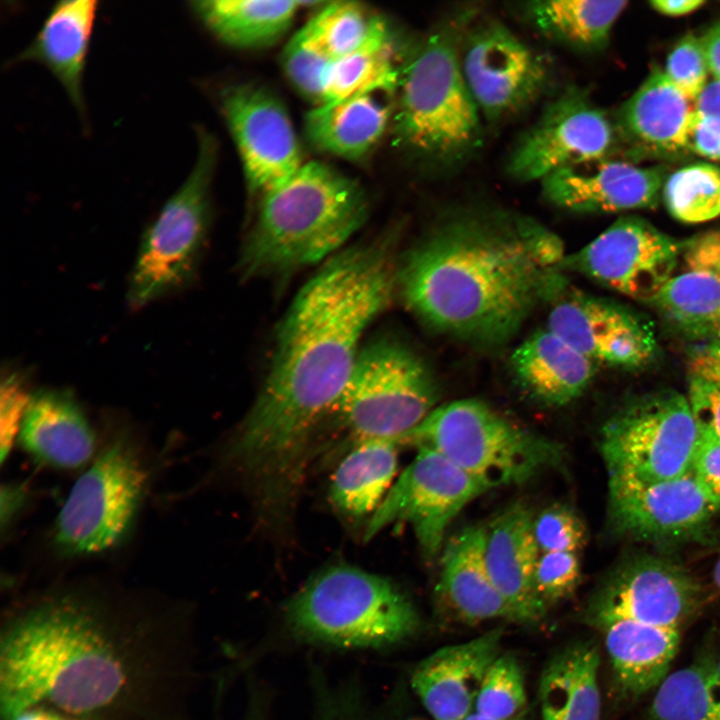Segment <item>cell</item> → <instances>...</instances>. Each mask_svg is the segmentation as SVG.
<instances>
[{
	"instance_id": "obj_1",
	"label": "cell",
	"mask_w": 720,
	"mask_h": 720,
	"mask_svg": "<svg viewBox=\"0 0 720 720\" xmlns=\"http://www.w3.org/2000/svg\"><path fill=\"white\" fill-rule=\"evenodd\" d=\"M184 622L82 592L44 596L0 632V712L42 705L82 720H188Z\"/></svg>"
},
{
	"instance_id": "obj_2",
	"label": "cell",
	"mask_w": 720,
	"mask_h": 720,
	"mask_svg": "<svg viewBox=\"0 0 720 720\" xmlns=\"http://www.w3.org/2000/svg\"><path fill=\"white\" fill-rule=\"evenodd\" d=\"M397 286L391 239L331 257L299 290L276 334L263 386L231 457L272 495L298 481L320 418L343 392L370 323Z\"/></svg>"
},
{
	"instance_id": "obj_3",
	"label": "cell",
	"mask_w": 720,
	"mask_h": 720,
	"mask_svg": "<svg viewBox=\"0 0 720 720\" xmlns=\"http://www.w3.org/2000/svg\"><path fill=\"white\" fill-rule=\"evenodd\" d=\"M565 257L560 238L529 217L465 209L442 218L408 252L397 285L430 328L495 345L562 292Z\"/></svg>"
},
{
	"instance_id": "obj_4",
	"label": "cell",
	"mask_w": 720,
	"mask_h": 720,
	"mask_svg": "<svg viewBox=\"0 0 720 720\" xmlns=\"http://www.w3.org/2000/svg\"><path fill=\"white\" fill-rule=\"evenodd\" d=\"M368 200L352 178L321 162L304 163L260 197L245 239L246 277L291 272L333 254L365 223Z\"/></svg>"
},
{
	"instance_id": "obj_5",
	"label": "cell",
	"mask_w": 720,
	"mask_h": 720,
	"mask_svg": "<svg viewBox=\"0 0 720 720\" xmlns=\"http://www.w3.org/2000/svg\"><path fill=\"white\" fill-rule=\"evenodd\" d=\"M398 94L395 139L416 159L449 168L479 147L481 114L463 76L457 30L437 29L416 47Z\"/></svg>"
},
{
	"instance_id": "obj_6",
	"label": "cell",
	"mask_w": 720,
	"mask_h": 720,
	"mask_svg": "<svg viewBox=\"0 0 720 720\" xmlns=\"http://www.w3.org/2000/svg\"><path fill=\"white\" fill-rule=\"evenodd\" d=\"M401 442L435 450L488 490L525 483L565 457L559 443L473 398L437 406Z\"/></svg>"
},
{
	"instance_id": "obj_7",
	"label": "cell",
	"mask_w": 720,
	"mask_h": 720,
	"mask_svg": "<svg viewBox=\"0 0 720 720\" xmlns=\"http://www.w3.org/2000/svg\"><path fill=\"white\" fill-rule=\"evenodd\" d=\"M286 616L306 639L346 648L398 643L419 626L412 602L391 581L346 564L311 578L288 603Z\"/></svg>"
},
{
	"instance_id": "obj_8",
	"label": "cell",
	"mask_w": 720,
	"mask_h": 720,
	"mask_svg": "<svg viewBox=\"0 0 720 720\" xmlns=\"http://www.w3.org/2000/svg\"><path fill=\"white\" fill-rule=\"evenodd\" d=\"M195 164L145 230L128 282V303L142 308L194 279L211 223V186L218 157L215 137L197 128Z\"/></svg>"
},
{
	"instance_id": "obj_9",
	"label": "cell",
	"mask_w": 720,
	"mask_h": 720,
	"mask_svg": "<svg viewBox=\"0 0 720 720\" xmlns=\"http://www.w3.org/2000/svg\"><path fill=\"white\" fill-rule=\"evenodd\" d=\"M430 368L407 346L380 340L361 348L333 407L354 438L400 441L436 408Z\"/></svg>"
},
{
	"instance_id": "obj_10",
	"label": "cell",
	"mask_w": 720,
	"mask_h": 720,
	"mask_svg": "<svg viewBox=\"0 0 720 720\" xmlns=\"http://www.w3.org/2000/svg\"><path fill=\"white\" fill-rule=\"evenodd\" d=\"M699 431L687 397L674 390L640 396L603 425L608 480L654 483L691 472Z\"/></svg>"
},
{
	"instance_id": "obj_11",
	"label": "cell",
	"mask_w": 720,
	"mask_h": 720,
	"mask_svg": "<svg viewBox=\"0 0 720 720\" xmlns=\"http://www.w3.org/2000/svg\"><path fill=\"white\" fill-rule=\"evenodd\" d=\"M146 480L132 446L123 439L111 443L68 494L56 520V546L73 556L116 545L134 521Z\"/></svg>"
},
{
	"instance_id": "obj_12",
	"label": "cell",
	"mask_w": 720,
	"mask_h": 720,
	"mask_svg": "<svg viewBox=\"0 0 720 720\" xmlns=\"http://www.w3.org/2000/svg\"><path fill=\"white\" fill-rule=\"evenodd\" d=\"M488 489L440 453L417 447V454L393 483L366 527L368 541L393 523H407L424 555L434 559L456 516Z\"/></svg>"
},
{
	"instance_id": "obj_13",
	"label": "cell",
	"mask_w": 720,
	"mask_h": 720,
	"mask_svg": "<svg viewBox=\"0 0 720 720\" xmlns=\"http://www.w3.org/2000/svg\"><path fill=\"white\" fill-rule=\"evenodd\" d=\"M460 62L481 116L491 122L526 109L550 81L544 58L496 21L477 25L466 34L460 41Z\"/></svg>"
},
{
	"instance_id": "obj_14",
	"label": "cell",
	"mask_w": 720,
	"mask_h": 720,
	"mask_svg": "<svg viewBox=\"0 0 720 720\" xmlns=\"http://www.w3.org/2000/svg\"><path fill=\"white\" fill-rule=\"evenodd\" d=\"M219 100L250 191L261 197L285 184L304 162L281 99L268 88L242 83L225 87Z\"/></svg>"
},
{
	"instance_id": "obj_15",
	"label": "cell",
	"mask_w": 720,
	"mask_h": 720,
	"mask_svg": "<svg viewBox=\"0 0 720 720\" xmlns=\"http://www.w3.org/2000/svg\"><path fill=\"white\" fill-rule=\"evenodd\" d=\"M613 142L605 113L584 92L566 88L520 136L507 171L518 181H541L560 169L604 159Z\"/></svg>"
},
{
	"instance_id": "obj_16",
	"label": "cell",
	"mask_w": 720,
	"mask_h": 720,
	"mask_svg": "<svg viewBox=\"0 0 720 720\" xmlns=\"http://www.w3.org/2000/svg\"><path fill=\"white\" fill-rule=\"evenodd\" d=\"M682 244L636 217L620 218L566 256L571 268L631 298L652 303L676 271Z\"/></svg>"
},
{
	"instance_id": "obj_17",
	"label": "cell",
	"mask_w": 720,
	"mask_h": 720,
	"mask_svg": "<svg viewBox=\"0 0 720 720\" xmlns=\"http://www.w3.org/2000/svg\"><path fill=\"white\" fill-rule=\"evenodd\" d=\"M701 589L674 561L640 554L623 562L597 592L589 617L597 627L615 619L680 627L696 612Z\"/></svg>"
},
{
	"instance_id": "obj_18",
	"label": "cell",
	"mask_w": 720,
	"mask_h": 720,
	"mask_svg": "<svg viewBox=\"0 0 720 720\" xmlns=\"http://www.w3.org/2000/svg\"><path fill=\"white\" fill-rule=\"evenodd\" d=\"M715 505L692 472L666 481L640 483L608 480V520L621 536L655 544L702 536Z\"/></svg>"
},
{
	"instance_id": "obj_19",
	"label": "cell",
	"mask_w": 720,
	"mask_h": 720,
	"mask_svg": "<svg viewBox=\"0 0 720 720\" xmlns=\"http://www.w3.org/2000/svg\"><path fill=\"white\" fill-rule=\"evenodd\" d=\"M553 301L547 328L591 361L639 368L653 358L651 328L622 307L577 291Z\"/></svg>"
},
{
	"instance_id": "obj_20",
	"label": "cell",
	"mask_w": 720,
	"mask_h": 720,
	"mask_svg": "<svg viewBox=\"0 0 720 720\" xmlns=\"http://www.w3.org/2000/svg\"><path fill=\"white\" fill-rule=\"evenodd\" d=\"M664 181L662 169L601 159L560 169L541 184L552 204L584 213L653 208Z\"/></svg>"
},
{
	"instance_id": "obj_21",
	"label": "cell",
	"mask_w": 720,
	"mask_h": 720,
	"mask_svg": "<svg viewBox=\"0 0 720 720\" xmlns=\"http://www.w3.org/2000/svg\"><path fill=\"white\" fill-rule=\"evenodd\" d=\"M652 303L685 336L720 340V229L682 244L676 271Z\"/></svg>"
},
{
	"instance_id": "obj_22",
	"label": "cell",
	"mask_w": 720,
	"mask_h": 720,
	"mask_svg": "<svg viewBox=\"0 0 720 720\" xmlns=\"http://www.w3.org/2000/svg\"><path fill=\"white\" fill-rule=\"evenodd\" d=\"M502 630L442 647L414 669L411 685L434 720H462L474 711L480 686L501 654Z\"/></svg>"
},
{
	"instance_id": "obj_23",
	"label": "cell",
	"mask_w": 720,
	"mask_h": 720,
	"mask_svg": "<svg viewBox=\"0 0 720 720\" xmlns=\"http://www.w3.org/2000/svg\"><path fill=\"white\" fill-rule=\"evenodd\" d=\"M487 527L470 525L445 542L441 551L437 596L455 621L477 624L519 619L493 584L486 564Z\"/></svg>"
},
{
	"instance_id": "obj_24",
	"label": "cell",
	"mask_w": 720,
	"mask_h": 720,
	"mask_svg": "<svg viewBox=\"0 0 720 720\" xmlns=\"http://www.w3.org/2000/svg\"><path fill=\"white\" fill-rule=\"evenodd\" d=\"M534 513L528 505L513 503L487 527L486 564L499 593L515 611L520 623L540 620L546 606L534 587L540 551L534 536Z\"/></svg>"
},
{
	"instance_id": "obj_25",
	"label": "cell",
	"mask_w": 720,
	"mask_h": 720,
	"mask_svg": "<svg viewBox=\"0 0 720 720\" xmlns=\"http://www.w3.org/2000/svg\"><path fill=\"white\" fill-rule=\"evenodd\" d=\"M695 102L656 67L619 112L618 127L640 152L672 157L690 150Z\"/></svg>"
},
{
	"instance_id": "obj_26",
	"label": "cell",
	"mask_w": 720,
	"mask_h": 720,
	"mask_svg": "<svg viewBox=\"0 0 720 720\" xmlns=\"http://www.w3.org/2000/svg\"><path fill=\"white\" fill-rule=\"evenodd\" d=\"M97 10L95 0L57 2L31 43L10 62L45 66L81 115L85 113L83 75Z\"/></svg>"
},
{
	"instance_id": "obj_27",
	"label": "cell",
	"mask_w": 720,
	"mask_h": 720,
	"mask_svg": "<svg viewBox=\"0 0 720 720\" xmlns=\"http://www.w3.org/2000/svg\"><path fill=\"white\" fill-rule=\"evenodd\" d=\"M19 440L39 463L58 468L82 466L95 448L93 431L78 403L59 389L31 394Z\"/></svg>"
},
{
	"instance_id": "obj_28",
	"label": "cell",
	"mask_w": 720,
	"mask_h": 720,
	"mask_svg": "<svg viewBox=\"0 0 720 720\" xmlns=\"http://www.w3.org/2000/svg\"><path fill=\"white\" fill-rule=\"evenodd\" d=\"M510 361L520 386L549 406H563L578 398L595 372V362L548 328L522 342Z\"/></svg>"
},
{
	"instance_id": "obj_29",
	"label": "cell",
	"mask_w": 720,
	"mask_h": 720,
	"mask_svg": "<svg viewBox=\"0 0 720 720\" xmlns=\"http://www.w3.org/2000/svg\"><path fill=\"white\" fill-rule=\"evenodd\" d=\"M619 688L640 696L657 688L669 674L680 642V630L615 619L598 626Z\"/></svg>"
},
{
	"instance_id": "obj_30",
	"label": "cell",
	"mask_w": 720,
	"mask_h": 720,
	"mask_svg": "<svg viewBox=\"0 0 720 720\" xmlns=\"http://www.w3.org/2000/svg\"><path fill=\"white\" fill-rule=\"evenodd\" d=\"M391 112L378 95L350 97L315 106L304 117V131L317 150L350 161L360 160L381 140Z\"/></svg>"
},
{
	"instance_id": "obj_31",
	"label": "cell",
	"mask_w": 720,
	"mask_h": 720,
	"mask_svg": "<svg viewBox=\"0 0 720 720\" xmlns=\"http://www.w3.org/2000/svg\"><path fill=\"white\" fill-rule=\"evenodd\" d=\"M599 664L598 648L589 641L556 653L539 681L540 720H601Z\"/></svg>"
},
{
	"instance_id": "obj_32",
	"label": "cell",
	"mask_w": 720,
	"mask_h": 720,
	"mask_svg": "<svg viewBox=\"0 0 720 720\" xmlns=\"http://www.w3.org/2000/svg\"><path fill=\"white\" fill-rule=\"evenodd\" d=\"M319 4L291 0H198L190 8L222 43L238 49L270 46L291 27L298 11Z\"/></svg>"
},
{
	"instance_id": "obj_33",
	"label": "cell",
	"mask_w": 720,
	"mask_h": 720,
	"mask_svg": "<svg viewBox=\"0 0 720 720\" xmlns=\"http://www.w3.org/2000/svg\"><path fill=\"white\" fill-rule=\"evenodd\" d=\"M398 444L388 439L356 441L331 479L330 499L340 512L363 517L376 511L394 483Z\"/></svg>"
},
{
	"instance_id": "obj_34",
	"label": "cell",
	"mask_w": 720,
	"mask_h": 720,
	"mask_svg": "<svg viewBox=\"0 0 720 720\" xmlns=\"http://www.w3.org/2000/svg\"><path fill=\"white\" fill-rule=\"evenodd\" d=\"M401 73L391 31L380 18L358 49L330 63L324 76L321 104L363 95L394 94L398 92Z\"/></svg>"
},
{
	"instance_id": "obj_35",
	"label": "cell",
	"mask_w": 720,
	"mask_h": 720,
	"mask_svg": "<svg viewBox=\"0 0 720 720\" xmlns=\"http://www.w3.org/2000/svg\"><path fill=\"white\" fill-rule=\"evenodd\" d=\"M627 1L544 0L526 4L530 21L547 37L583 51L603 48Z\"/></svg>"
},
{
	"instance_id": "obj_36",
	"label": "cell",
	"mask_w": 720,
	"mask_h": 720,
	"mask_svg": "<svg viewBox=\"0 0 720 720\" xmlns=\"http://www.w3.org/2000/svg\"><path fill=\"white\" fill-rule=\"evenodd\" d=\"M647 720H720V693L698 660L661 682Z\"/></svg>"
},
{
	"instance_id": "obj_37",
	"label": "cell",
	"mask_w": 720,
	"mask_h": 720,
	"mask_svg": "<svg viewBox=\"0 0 720 720\" xmlns=\"http://www.w3.org/2000/svg\"><path fill=\"white\" fill-rule=\"evenodd\" d=\"M670 214L684 223H701L720 215V168L695 163L673 172L662 187Z\"/></svg>"
},
{
	"instance_id": "obj_38",
	"label": "cell",
	"mask_w": 720,
	"mask_h": 720,
	"mask_svg": "<svg viewBox=\"0 0 720 720\" xmlns=\"http://www.w3.org/2000/svg\"><path fill=\"white\" fill-rule=\"evenodd\" d=\"M380 17L371 16L356 2H329L305 24L332 60L358 49L370 36Z\"/></svg>"
},
{
	"instance_id": "obj_39",
	"label": "cell",
	"mask_w": 720,
	"mask_h": 720,
	"mask_svg": "<svg viewBox=\"0 0 720 720\" xmlns=\"http://www.w3.org/2000/svg\"><path fill=\"white\" fill-rule=\"evenodd\" d=\"M474 711L502 720L526 714L524 676L513 655L500 654L492 663L480 686Z\"/></svg>"
},
{
	"instance_id": "obj_40",
	"label": "cell",
	"mask_w": 720,
	"mask_h": 720,
	"mask_svg": "<svg viewBox=\"0 0 720 720\" xmlns=\"http://www.w3.org/2000/svg\"><path fill=\"white\" fill-rule=\"evenodd\" d=\"M332 61L305 25L289 39L281 53V66L290 83L315 106L322 102L324 76Z\"/></svg>"
},
{
	"instance_id": "obj_41",
	"label": "cell",
	"mask_w": 720,
	"mask_h": 720,
	"mask_svg": "<svg viewBox=\"0 0 720 720\" xmlns=\"http://www.w3.org/2000/svg\"><path fill=\"white\" fill-rule=\"evenodd\" d=\"M534 536L540 553H577L585 544L582 520L568 506L554 504L534 517Z\"/></svg>"
},
{
	"instance_id": "obj_42",
	"label": "cell",
	"mask_w": 720,
	"mask_h": 720,
	"mask_svg": "<svg viewBox=\"0 0 720 720\" xmlns=\"http://www.w3.org/2000/svg\"><path fill=\"white\" fill-rule=\"evenodd\" d=\"M663 72L690 100L699 97L711 79L702 39L687 34L669 53Z\"/></svg>"
},
{
	"instance_id": "obj_43",
	"label": "cell",
	"mask_w": 720,
	"mask_h": 720,
	"mask_svg": "<svg viewBox=\"0 0 720 720\" xmlns=\"http://www.w3.org/2000/svg\"><path fill=\"white\" fill-rule=\"evenodd\" d=\"M581 577L577 553H541L534 571V587L539 599L548 607L571 596Z\"/></svg>"
},
{
	"instance_id": "obj_44",
	"label": "cell",
	"mask_w": 720,
	"mask_h": 720,
	"mask_svg": "<svg viewBox=\"0 0 720 720\" xmlns=\"http://www.w3.org/2000/svg\"><path fill=\"white\" fill-rule=\"evenodd\" d=\"M690 150L720 162V81L714 78L695 100Z\"/></svg>"
},
{
	"instance_id": "obj_45",
	"label": "cell",
	"mask_w": 720,
	"mask_h": 720,
	"mask_svg": "<svg viewBox=\"0 0 720 720\" xmlns=\"http://www.w3.org/2000/svg\"><path fill=\"white\" fill-rule=\"evenodd\" d=\"M24 377L9 371L2 377L0 389V457L3 463L9 455L30 400Z\"/></svg>"
},
{
	"instance_id": "obj_46",
	"label": "cell",
	"mask_w": 720,
	"mask_h": 720,
	"mask_svg": "<svg viewBox=\"0 0 720 720\" xmlns=\"http://www.w3.org/2000/svg\"><path fill=\"white\" fill-rule=\"evenodd\" d=\"M687 400L699 436L720 442V384L691 375Z\"/></svg>"
},
{
	"instance_id": "obj_47",
	"label": "cell",
	"mask_w": 720,
	"mask_h": 720,
	"mask_svg": "<svg viewBox=\"0 0 720 720\" xmlns=\"http://www.w3.org/2000/svg\"><path fill=\"white\" fill-rule=\"evenodd\" d=\"M691 472L720 510V442L699 438Z\"/></svg>"
},
{
	"instance_id": "obj_48",
	"label": "cell",
	"mask_w": 720,
	"mask_h": 720,
	"mask_svg": "<svg viewBox=\"0 0 720 720\" xmlns=\"http://www.w3.org/2000/svg\"><path fill=\"white\" fill-rule=\"evenodd\" d=\"M691 375L720 384V356L699 349L691 358Z\"/></svg>"
},
{
	"instance_id": "obj_49",
	"label": "cell",
	"mask_w": 720,
	"mask_h": 720,
	"mask_svg": "<svg viewBox=\"0 0 720 720\" xmlns=\"http://www.w3.org/2000/svg\"><path fill=\"white\" fill-rule=\"evenodd\" d=\"M25 492L23 487L7 484L1 488V523L2 528L8 524L23 504Z\"/></svg>"
},
{
	"instance_id": "obj_50",
	"label": "cell",
	"mask_w": 720,
	"mask_h": 720,
	"mask_svg": "<svg viewBox=\"0 0 720 720\" xmlns=\"http://www.w3.org/2000/svg\"><path fill=\"white\" fill-rule=\"evenodd\" d=\"M701 39L711 76L720 81V23L712 26Z\"/></svg>"
},
{
	"instance_id": "obj_51",
	"label": "cell",
	"mask_w": 720,
	"mask_h": 720,
	"mask_svg": "<svg viewBox=\"0 0 720 720\" xmlns=\"http://www.w3.org/2000/svg\"><path fill=\"white\" fill-rule=\"evenodd\" d=\"M704 4L705 1L702 0H653L650 2L655 11L666 16H683Z\"/></svg>"
},
{
	"instance_id": "obj_52",
	"label": "cell",
	"mask_w": 720,
	"mask_h": 720,
	"mask_svg": "<svg viewBox=\"0 0 720 720\" xmlns=\"http://www.w3.org/2000/svg\"><path fill=\"white\" fill-rule=\"evenodd\" d=\"M705 668L712 684L720 693V631L704 655L698 660Z\"/></svg>"
},
{
	"instance_id": "obj_53",
	"label": "cell",
	"mask_w": 720,
	"mask_h": 720,
	"mask_svg": "<svg viewBox=\"0 0 720 720\" xmlns=\"http://www.w3.org/2000/svg\"><path fill=\"white\" fill-rule=\"evenodd\" d=\"M14 720H65L59 714L49 711L48 709L36 707L29 709Z\"/></svg>"
},
{
	"instance_id": "obj_54",
	"label": "cell",
	"mask_w": 720,
	"mask_h": 720,
	"mask_svg": "<svg viewBox=\"0 0 720 720\" xmlns=\"http://www.w3.org/2000/svg\"><path fill=\"white\" fill-rule=\"evenodd\" d=\"M462 720H502V719L488 717V716H485V715H482V714H479V713L473 711L472 713H470L468 716H466ZM507 720H527V717L525 714V715H522V716H519V717H516L513 719H507Z\"/></svg>"
},
{
	"instance_id": "obj_55",
	"label": "cell",
	"mask_w": 720,
	"mask_h": 720,
	"mask_svg": "<svg viewBox=\"0 0 720 720\" xmlns=\"http://www.w3.org/2000/svg\"><path fill=\"white\" fill-rule=\"evenodd\" d=\"M710 354L720 356V340L707 343L705 346L700 348Z\"/></svg>"
},
{
	"instance_id": "obj_56",
	"label": "cell",
	"mask_w": 720,
	"mask_h": 720,
	"mask_svg": "<svg viewBox=\"0 0 720 720\" xmlns=\"http://www.w3.org/2000/svg\"><path fill=\"white\" fill-rule=\"evenodd\" d=\"M713 580L717 588L720 590V558L717 560L714 566Z\"/></svg>"
}]
</instances>
